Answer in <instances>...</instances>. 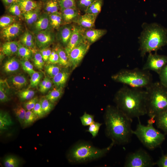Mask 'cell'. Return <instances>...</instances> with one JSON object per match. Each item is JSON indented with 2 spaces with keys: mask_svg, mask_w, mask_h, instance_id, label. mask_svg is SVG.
Instances as JSON below:
<instances>
[{
  "mask_svg": "<svg viewBox=\"0 0 167 167\" xmlns=\"http://www.w3.org/2000/svg\"><path fill=\"white\" fill-rule=\"evenodd\" d=\"M105 134L114 144L124 145L130 141L132 134V118L116 106L108 105L104 116Z\"/></svg>",
  "mask_w": 167,
  "mask_h": 167,
  "instance_id": "6da1fadb",
  "label": "cell"
},
{
  "mask_svg": "<svg viewBox=\"0 0 167 167\" xmlns=\"http://www.w3.org/2000/svg\"><path fill=\"white\" fill-rule=\"evenodd\" d=\"M146 90L124 86L116 93L114 98L116 107L131 118L147 114Z\"/></svg>",
  "mask_w": 167,
  "mask_h": 167,
  "instance_id": "7a4b0ae2",
  "label": "cell"
},
{
  "mask_svg": "<svg viewBox=\"0 0 167 167\" xmlns=\"http://www.w3.org/2000/svg\"><path fill=\"white\" fill-rule=\"evenodd\" d=\"M114 145L112 142L108 147L101 148L95 146L90 142L79 141L69 149L67 155V158L69 162L73 164L91 162L105 156Z\"/></svg>",
  "mask_w": 167,
  "mask_h": 167,
  "instance_id": "3957f363",
  "label": "cell"
},
{
  "mask_svg": "<svg viewBox=\"0 0 167 167\" xmlns=\"http://www.w3.org/2000/svg\"><path fill=\"white\" fill-rule=\"evenodd\" d=\"M167 45V29L156 24L145 26L140 39V55L143 58L147 53L156 51Z\"/></svg>",
  "mask_w": 167,
  "mask_h": 167,
  "instance_id": "277c9868",
  "label": "cell"
},
{
  "mask_svg": "<svg viewBox=\"0 0 167 167\" xmlns=\"http://www.w3.org/2000/svg\"><path fill=\"white\" fill-rule=\"evenodd\" d=\"M145 90L147 114L155 120L156 116L167 110V87L156 82H152Z\"/></svg>",
  "mask_w": 167,
  "mask_h": 167,
  "instance_id": "5b68a950",
  "label": "cell"
},
{
  "mask_svg": "<svg viewBox=\"0 0 167 167\" xmlns=\"http://www.w3.org/2000/svg\"><path fill=\"white\" fill-rule=\"evenodd\" d=\"M111 77L116 82L137 88H146L153 82L149 71L139 68L121 70Z\"/></svg>",
  "mask_w": 167,
  "mask_h": 167,
  "instance_id": "8992f818",
  "label": "cell"
},
{
  "mask_svg": "<svg viewBox=\"0 0 167 167\" xmlns=\"http://www.w3.org/2000/svg\"><path fill=\"white\" fill-rule=\"evenodd\" d=\"M136 129L132 131L141 142L148 149L153 150L159 146L165 139V135L156 129L153 124L155 120L150 118L146 126L142 124L139 118Z\"/></svg>",
  "mask_w": 167,
  "mask_h": 167,
  "instance_id": "52a82bcc",
  "label": "cell"
},
{
  "mask_svg": "<svg viewBox=\"0 0 167 167\" xmlns=\"http://www.w3.org/2000/svg\"><path fill=\"white\" fill-rule=\"evenodd\" d=\"M155 165L152 158L145 150L139 149L131 153L126 157L125 167H150Z\"/></svg>",
  "mask_w": 167,
  "mask_h": 167,
  "instance_id": "ba28073f",
  "label": "cell"
},
{
  "mask_svg": "<svg viewBox=\"0 0 167 167\" xmlns=\"http://www.w3.org/2000/svg\"><path fill=\"white\" fill-rule=\"evenodd\" d=\"M167 64V56L149 53L146 61L142 69L145 70L152 71L158 75L162 68Z\"/></svg>",
  "mask_w": 167,
  "mask_h": 167,
  "instance_id": "9c48e42d",
  "label": "cell"
},
{
  "mask_svg": "<svg viewBox=\"0 0 167 167\" xmlns=\"http://www.w3.org/2000/svg\"><path fill=\"white\" fill-rule=\"evenodd\" d=\"M90 44L87 41L83 42L73 49L69 56V66L73 70L79 65L87 52Z\"/></svg>",
  "mask_w": 167,
  "mask_h": 167,
  "instance_id": "30bf717a",
  "label": "cell"
},
{
  "mask_svg": "<svg viewBox=\"0 0 167 167\" xmlns=\"http://www.w3.org/2000/svg\"><path fill=\"white\" fill-rule=\"evenodd\" d=\"M84 30L77 24L73 26L72 34L65 49L68 56L73 49L86 41L84 35Z\"/></svg>",
  "mask_w": 167,
  "mask_h": 167,
  "instance_id": "8fae6325",
  "label": "cell"
},
{
  "mask_svg": "<svg viewBox=\"0 0 167 167\" xmlns=\"http://www.w3.org/2000/svg\"><path fill=\"white\" fill-rule=\"evenodd\" d=\"M35 36V42L39 48L48 47L54 41V36L50 30L46 29L38 32Z\"/></svg>",
  "mask_w": 167,
  "mask_h": 167,
  "instance_id": "7c38bea8",
  "label": "cell"
},
{
  "mask_svg": "<svg viewBox=\"0 0 167 167\" xmlns=\"http://www.w3.org/2000/svg\"><path fill=\"white\" fill-rule=\"evenodd\" d=\"M96 17L93 14L85 13L80 15L75 23L84 30L92 28L95 26Z\"/></svg>",
  "mask_w": 167,
  "mask_h": 167,
  "instance_id": "4fadbf2b",
  "label": "cell"
},
{
  "mask_svg": "<svg viewBox=\"0 0 167 167\" xmlns=\"http://www.w3.org/2000/svg\"><path fill=\"white\" fill-rule=\"evenodd\" d=\"M21 29L20 24L14 22L12 24L2 28L1 34L2 37L6 40H10L17 36Z\"/></svg>",
  "mask_w": 167,
  "mask_h": 167,
  "instance_id": "5bb4252c",
  "label": "cell"
},
{
  "mask_svg": "<svg viewBox=\"0 0 167 167\" xmlns=\"http://www.w3.org/2000/svg\"><path fill=\"white\" fill-rule=\"evenodd\" d=\"M107 30L104 29L91 28L85 30L84 35L85 40L90 44L93 43L104 36Z\"/></svg>",
  "mask_w": 167,
  "mask_h": 167,
  "instance_id": "9a60e30c",
  "label": "cell"
},
{
  "mask_svg": "<svg viewBox=\"0 0 167 167\" xmlns=\"http://www.w3.org/2000/svg\"><path fill=\"white\" fill-rule=\"evenodd\" d=\"M6 81L10 87L17 90L21 89L28 84L26 78L22 75L12 76L9 77Z\"/></svg>",
  "mask_w": 167,
  "mask_h": 167,
  "instance_id": "2e32d148",
  "label": "cell"
},
{
  "mask_svg": "<svg viewBox=\"0 0 167 167\" xmlns=\"http://www.w3.org/2000/svg\"><path fill=\"white\" fill-rule=\"evenodd\" d=\"M61 11L63 21L66 24L75 23L80 16L77 8H69L62 10Z\"/></svg>",
  "mask_w": 167,
  "mask_h": 167,
  "instance_id": "e0dca14e",
  "label": "cell"
},
{
  "mask_svg": "<svg viewBox=\"0 0 167 167\" xmlns=\"http://www.w3.org/2000/svg\"><path fill=\"white\" fill-rule=\"evenodd\" d=\"M17 2L24 14L33 11L41 6L40 3L34 0H18Z\"/></svg>",
  "mask_w": 167,
  "mask_h": 167,
  "instance_id": "ac0fdd59",
  "label": "cell"
},
{
  "mask_svg": "<svg viewBox=\"0 0 167 167\" xmlns=\"http://www.w3.org/2000/svg\"><path fill=\"white\" fill-rule=\"evenodd\" d=\"M34 24V31L36 33L47 29L49 24V17L47 14H43Z\"/></svg>",
  "mask_w": 167,
  "mask_h": 167,
  "instance_id": "d6986e66",
  "label": "cell"
},
{
  "mask_svg": "<svg viewBox=\"0 0 167 167\" xmlns=\"http://www.w3.org/2000/svg\"><path fill=\"white\" fill-rule=\"evenodd\" d=\"M60 28L59 32V39L62 43L66 46L72 34L73 26L65 25Z\"/></svg>",
  "mask_w": 167,
  "mask_h": 167,
  "instance_id": "ffe728a7",
  "label": "cell"
},
{
  "mask_svg": "<svg viewBox=\"0 0 167 167\" xmlns=\"http://www.w3.org/2000/svg\"><path fill=\"white\" fill-rule=\"evenodd\" d=\"M19 43L16 41H8L2 46V51L3 54L10 56L17 53Z\"/></svg>",
  "mask_w": 167,
  "mask_h": 167,
  "instance_id": "44dd1931",
  "label": "cell"
},
{
  "mask_svg": "<svg viewBox=\"0 0 167 167\" xmlns=\"http://www.w3.org/2000/svg\"><path fill=\"white\" fill-rule=\"evenodd\" d=\"M69 72L66 71H60L52 78V81L56 88L64 86L69 76Z\"/></svg>",
  "mask_w": 167,
  "mask_h": 167,
  "instance_id": "7402d4cb",
  "label": "cell"
},
{
  "mask_svg": "<svg viewBox=\"0 0 167 167\" xmlns=\"http://www.w3.org/2000/svg\"><path fill=\"white\" fill-rule=\"evenodd\" d=\"M20 64V62L16 58L13 57L5 62L3 66V69L6 73L14 72L19 69Z\"/></svg>",
  "mask_w": 167,
  "mask_h": 167,
  "instance_id": "603a6c76",
  "label": "cell"
},
{
  "mask_svg": "<svg viewBox=\"0 0 167 167\" xmlns=\"http://www.w3.org/2000/svg\"><path fill=\"white\" fill-rule=\"evenodd\" d=\"M13 122L9 113L6 111L1 110L0 112V131L7 129Z\"/></svg>",
  "mask_w": 167,
  "mask_h": 167,
  "instance_id": "cb8c5ba5",
  "label": "cell"
},
{
  "mask_svg": "<svg viewBox=\"0 0 167 167\" xmlns=\"http://www.w3.org/2000/svg\"><path fill=\"white\" fill-rule=\"evenodd\" d=\"M155 122L157 127L167 134V110L156 116Z\"/></svg>",
  "mask_w": 167,
  "mask_h": 167,
  "instance_id": "d4e9b609",
  "label": "cell"
},
{
  "mask_svg": "<svg viewBox=\"0 0 167 167\" xmlns=\"http://www.w3.org/2000/svg\"><path fill=\"white\" fill-rule=\"evenodd\" d=\"M9 86L6 80L0 79V101L4 103L10 100Z\"/></svg>",
  "mask_w": 167,
  "mask_h": 167,
  "instance_id": "484cf974",
  "label": "cell"
},
{
  "mask_svg": "<svg viewBox=\"0 0 167 167\" xmlns=\"http://www.w3.org/2000/svg\"><path fill=\"white\" fill-rule=\"evenodd\" d=\"M22 44L30 49L33 53L36 50L32 35L28 32H25L20 39Z\"/></svg>",
  "mask_w": 167,
  "mask_h": 167,
  "instance_id": "4316f807",
  "label": "cell"
},
{
  "mask_svg": "<svg viewBox=\"0 0 167 167\" xmlns=\"http://www.w3.org/2000/svg\"><path fill=\"white\" fill-rule=\"evenodd\" d=\"M49 17V24L52 27L56 29L59 28L63 22L61 13L58 12L51 14Z\"/></svg>",
  "mask_w": 167,
  "mask_h": 167,
  "instance_id": "83f0119b",
  "label": "cell"
},
{
  "mask_svg": "<svg viewBox=\"0 0 167 167\" xmlns=\"http://www.w3.org/2000/svg\"><path fill=\"white\" fill-rule=\"evenodd\" d=\"M103 0H95L86 9L85 13L92 14L97 17L101 11Z\"/></svg>",
  "mask_w": 167,
  "mask_h": 167,
  "instance_id": "f1b7e54d",
  "label": "cell"
},
{
  "mask_svg": "<svg viewBox=\"0 0 167 167\" xmlns=\"http://www.w3.org/2000/svg\"><path fill=\"white\" fill-rule=\"evenodd\" d=\"M59 57V65L61 66L66 67L69 66L68 56L65 49L61 47L57 46L55 49Z\"/></svg>",
  "mask_w": 167,
  "mask_h": 167,
  "instance_id": "f546056e",
  "label": "cell"
},
{
  "mask_svg": "<svg viewBox=\"0 0 167 167\" xmlns=\"http://www.w3.org/2000/svg\"><path fill=\"white\" fill-rule=\"evenodd\" d=\"M17 53L21 59L29 60L32 57L33 52L30 49L19 43Z\"/></svg>",
  "mask_w": 167,
  "mask_h": 167,
  "instance_id": "4dcf8cb0",
  "label": "cell"
},
{
  "mask_svg": "<svg viewBox=\"0 0 167 167\" xmlns=\"http://www.w3.org/2000/svg\"><path fill=\"white\" fill-rule=\"evenodd\" d=\"M63 88H57L53 89L45 97L51 102L54 104L61 97L63 93Z\"/></svg>",
  "mask_w": 167,
  "mask_h": 167,
  "instance_id": "1f68e13d",
  "label": "cell"
},
{
  "mask_svg": "<svg viewBox=\"0 0 167 167\" xmlns=\"http://www.w3.org/2000/svg\"><path fill=\"white\" fill-rule=\"evenodd\" d=\"M41 6L32 11L24 14V16L27 24L31 25L34 24L38 19V14Z\"/></svg>",
  "mask_w": 167,
  "mask_h": 167,
  "instance_id": "d6a6232c",
  "label": "cell"
},
{
  "mask_svg": "<svg viewBox=\"0 0 167 167\" xmlns=\"http://www.w3.org/2000/svg\"><path fill=\"white\" fill-rule=\"evenodd\" d=\"M60 7L58 0H48L45 5V9L50 14L57 12Z\"/></svg>",
  "mask_w": 167,
  "mask_h": 167,
  "instance_id": "836d02e7",
  "label": "cell"
},
{
  "mask_svg": "<svg viewBox=\"0 0 167 167\" xmlns=\"http://www.w3.org/2000/svg\"><path fill=\"white\" fill-rule=\"evenodd\" d=\"M13 110L17 119L21 125L23 126L26 112V110L21 105H19L15 107Z\"/></svg>",
  "mask_w": 167,
  "mask_h": 167,
  "instance_id": "e575fe53",
  "label": "cell"
},
{
  "mask_svg": "<svg viewBox=\"0 0 167 167\" xmlns=\"http://www.w3.org/2000/svg\"><path fill=\"white\" fill-rule=\"evenodd\" d=\"M20 164L19 159L14 156H7L3 160V165L5 167H18Z\"/></svg>",
  "mask_w": 167,
  "mask_h": 167,
  "instance_id": "d590c367",
  "label": "cell"
},
{
  "mask_svg": "<svg viewBox=\"0 0 167 167\" xmlns=\"http://www.w3.org/2000/svg\"><path fill=\"white\" fill-rule=\"evenodd\" d=\"M17 94L21 101H28L33 97L35 94V92L33 90L27 89L19 91Z\"/></svg>",
  "mask_w": 167,
  "mask_h": 167,
  "instance_id": "8d00e7d4",
  "label": "cell"
},
{
  "mask_svg": "<svg viewBox=\"0 0 167 167\" xmlns=\"http://www.w3.org/2000/svg\"><path fill=\"white\" fill-rule=\"evenodd\" d=\"M45 70L47 75L52 78L61 71L60 67L56 64L49 63L45 66Z\"/></svg>",
  "mask_w": 167,
  "mask_h": 167,
  "instance_id": "74e56055",
  "label": "cell"
},
{
  "mask_svg": "<svg viewBox=\"0 0 167 167\" xmlns=\"http://www.w3.org/2000/svg\"><path fill=\"white\" fill-rule=\"evenodd\" d=\"M42 110L45 115L48 114L53 109L54 104L51 102L45 97L40 100Z\"/></svg>",
  "mask_w": 167,
  "mask_h": 167,
  "instance_id": "f35d334b",
  "label": "cell"
},
{
  "mask_svg": "<svg viewBox=\"0 0 167 167\" xmlns=\"http://www.w3.org/2000/svg\"><path fill=\"white\" fill-rule=\"evenodd\" d=\"M38 119L37 117L32 110L27 111L23 126L24 127H27L32 124Z\"/></svg>",
  "mask_w": 167,
  "mask_h": 167,
  "instance_id": "ab89813d",
  "label": "cell"
},
{
  "mask_svg": "<svg viewBox=\"0 0 167 167\" xmlns=\"http://www.w3.org/2000/svg\"><path fill=\"white\" fill-rule=\"evenodd\" d=\"M43 76L42 73L39 71H35L31 75L29 87L30 88H35L40 83Z\"/></svg>",
  "mask_w": 167,
  "mask_h": 167,
  "instance_id": "60d3db41",
  "label": "cell"
},
{
  "mask_svg": "<svg viewBox=\"0 0 167 167\" xmlns=\"http://www.w3.org/2000/svg\"><path fill=\"white\" fill-rule=\"evenodd\" d=\"M33 62L35 66L39 70L43 69L45 61L39 51H36L34 53Z\"/></svg>",
  "mask_w": 167,
  "mask_h": 167,
  "instance_id": "b9f144b4",
  "label": "cell"
},
{
  "mask_svg": "<svg viewBox=\"0 0 167 167\" xmlns=\"http://www.w3.org/2000/svg\"><path fill=\"white\" fill-rule=\"evenodd\" d=\"M102 124V123L94 121L89 126L86 131L90 133L92 138H95L98 135L100 128Z\"/></svg>",
  "mask_w": 167,
  "mask_h": 167,
  "instance_id": "7bdbcfd3",
  "label": "cell"
},
{
  "mask_svg": "<svg viewBox=\"0 0 167 167\" xmlns=\"http://www.w3.org/2000/svg\"><path fill=\"white\" fill-rule=\"evenodd\" d=\"M19 62L23 69L30 75L35 71L33 65L29 60L21 59Z\"/></svg>",
  "mask_w": 167,
  "mask_h": 167,
  "instance_id": "ee69618b",
  "label": "cell"
},
{
  "mask_svg": "<svg viewBox=\"0 0 167 167\" xmlns=\"http://www.w3.org/2000/svg\"><path fill=\"white\" fill-rule=\"evenodd\" d=\"M61 10L77 8L76 0H58Z\"/></svg>",
  "mask_w": 167,
  "mask_h": 167,
  "instance_id": "f6af8a7d",
  "label": "cell"
},
{
  "mask_svg": "<svg viewBox=\"0 0 167 167\" xmlns=\"http://www.w3.org/2000/svg\"><path fill=\"white\" fill-rule=\"evenodd\" d=\"M94 116L87 113L86 112L80 117L82 125L84 126H89L94 121Z\"/></svg>",
  "mask_w": 167,
  "mask_h": 167,
  "instance_id": "bcb514c9",
  "label": "cell"
},
{
  "mask_svg": "<svg viewBox=\"0 0 167 167\" xmlns=\"http://www.w3.org/2000/svg\"><path fill=\"white\" fill-rule=\"evenodd\" d=\"M15 17L9 15L1 17L0 18V27L3 28L6 27L14 23Z\"/></svg>",
  "mask_w": 167,
  "mask_h": 167,
  "instance_id": "7dc6e473",
  "label": "cell"
},
{
  "mask_svg": "<svg viewBox=\"0 0 167 167\" xmlns=\"http://www.w3.org/2000/svg\"><path fill=\"white\" fill-rule=\"evenodd\" d=\"M158 75L160 82L167 87V64L162 68Z\"/></svg>",
  "mask_w": 167,
  "mask_h": 167,
  "instance_id": "c3c4849f",
  "label": "cell"
},
{
  "mask_svg": "<svg viewBox=\"0 0 167 167\" xmlns=\"http://www.w3.org/2000/svg\"><path fill=\"white\" fill-rule=\"evenodd\" d=\"M8 11L13 15L18 17L21 16L22 13L17 2H14L9 7Z\"/></svg>",
  "mask_w": 167,
  "mask_h": 167,
  "instance_id": "681fc988",
  "label": "cell"
},
{
  "mask_svg": "<svg viewBox=\"0 0 167 167\" xmlns=\"http://www.w3.org/2000/svg\"><path fill=\"white\" fill-rule=\"evenodd\" d=\"M32 110L36 115L38 119L41 118L45 115L42 109L40 101L36 103Z\"/></svg>",
  "mask_w": 167,
  "mask_h": 167,
  "instance_id": "f907efd6",
  "label": "cell"
},
{
  "mask_svg": "<svg viewBox=\"0 0 167 167\" xmlns=\"http://www.w3.org/2000/svg\"><path fill=\"white\" fill-rule=\"evenodd\" d=\"M38 101V99L37 97H33L24 103V107L27 111L32 110Z\"/></svg>",
  "mask_w": 167,
  "mask_h": 167,
  "instance_id": "816d5d0a",
  "label": "cell"
},
{
  "mask_svg": "<svg viewBox=\"0 0 167 167\" xmlns=\"http://www.w3.org/2000/svg\"><path fill=\"white\" fill-rule=\"evenodd\" d=\"M95 0H79L77 5L79 8L84 11Z\"/></svg>",
  "mask_w": 167,
  "mask_h": 167,
  "instance_id": "f5cc1de1",
  "label": "cell"
},
{
  "mask_svg": "<svg viewBox=\"0 0 167 167\" xmlns=\"http://www.w3.org/2000/svg\"><path fill=\"white\" fill-rule=\"evenodd\" d=\"M45 62H47L51 54L52 50L50 48L47 47L40 49L39 51Z\"/></svg>",
  "mask_w": 167,
  "mask_h": 167,
  "instance_id": "db71d44e",
  "label": "cell"
},
{
  "mask_svg": "<svg viewBox=\"0 0 167 167\" xmlns=\"http://www.w3.org/2000/svg\"><path fill=\"white\" fill-rule=\"evenodd\" d=\"M49 63L57 64L59 63L58 54L55 49L52 50L51 54L48 60Z\"/></svg>",
  "mask_w": 167,
  "mask_h": 167,
  "instance_id": "11a10c76",
  "label": "cell"
},
{
  "mask_svg": "<svg viewBox=\"0 0 167 167\" xmlns=\"http://www.w3.org/2000/svg\"><path fill=\"white\" fill-rule=\"evenodd\" d=\"M155 165L160 167H167V153L163 155L155 163Z\"/></svg>",
  "mask_w": 167,
  "mask_h": 167,
  "instance_id": "9f6ffc18",
  "label": "cell"
},
{
  "mask_svg": "<svg viewBox=\"0 0 167 167\" xmlns=\"http://www.w3.org/2000/svg\"><path fill=\"white\" fill-rule=\"evenodd\" d=\"M53 82L49 78L48 79L47 83L44 87L40 91L41 92L44 93L49 90L52 87Z\"/></svg>",
  "mask_w": 167,
  "mask_h": 167,
  "instance_id": "6f0895ef",
  "label": "cell"
},
{
  "mask_svg": "<svg viewBox=\"0 0 167 167\" xmlns=\"http://www.w3.org/2000/svg\"><path fill=\"white\" fill-rule=\"evenodd\" d=\"M48 77H45L43 80L39 84V91H40L44 87L48 79Z\"/></svg>",
  "mask_w": 167,
  "mask_h": 167,
  "instance_id": "680465c9",
  "label": "cell"
},
{
  "mask_svg": "<svg viewBox=\"0 0 167 167\" xmlns=\"http://www.w3.org/2000/svg\"><path fill=\"white\" fill-rule=\"evenodd\" d=\"M4 4L6 6H10L11 4L15 2V0H2Z\"/></svg>",
  "mask_w": 167,
  "mask_h": 167,
  "instance_id": "91938a15",
  "label": "cell"
},
{
  "mask_svg": "<svg viewBox=\"0 0 167 167\" xmlns=\"http://www.w3.org/2000/svg\"><path fill=\"white\" fill-rule=\"evenodd\" d=\"M18 0H15V2H17Z\"/></svg>",
  "mask_w": 167,
  "mask_h": 167,
  "instance_id": "94428289",
  "label": "cell"
},
{
  "mask_svg": "<svg viewBox=\"0 0 167 167\" xmlns=\"http://www.w3.org/2000/svg\"></svg>",
  "mask_w": 167,
  "mask_h": 167,
  "instance_id": "6125c7cd",
  "label": "cell"
}]
</instances>
